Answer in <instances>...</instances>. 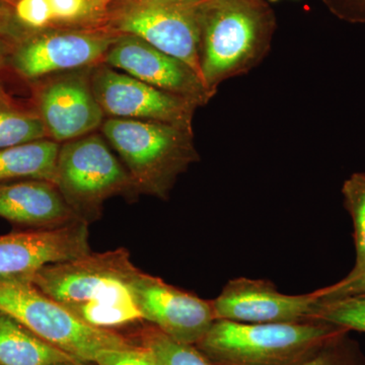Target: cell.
Listing matches in <instances>:
<instances>
[{
	"mask_svg": "<svg viewBox=\"0 0 365 365\" xmlns=\"http://www.w3.org/2000/svg\"><path fill=\"white\" fill-rule=\"evenodd\" d=\"M138 270L119 248L45 266L30 282L88 325L112 330L143 321L131 289Z\"/></svg>",
	"mask_w": 365,
	"mask_h": 365,
	"instance_id": "cell-1",
	"label": "cell"
},
{
	"mask_svg": "<svg viewBox=\"0 0 365 365\" xmlns=\"http://www.w3.org/2000/svg\"><path fill=\"white\" fill-rule=\"evenodd\" d=\"M318 292L287 295L266 280L240 277L230 280L211 300L215 319L240 323H289L314 321Z\"/></svg>",
	"mask_w": 365,
	"mask_h": 365,
	"instance_id": "cell-14",
	"label": "cell"
},
{
	"mask_svg": "<svg viewBox=\"0 0 365 365\" xmlns=\"http://www.w3.org/2000/svg\"><path fill=\"white\" fill-rule=\"evenodd\" d=\"M271 2H277L279 1V0H270Z\"/></svg>",
	"mask_w": 365,
	"mask_h": 365,
	"instance_id": "cell-29",
	"label": "cell"
},
{
	"mask_svg": "<svg viewBox=\"0 0 365 365\" xmlns=\"http://www.w3.org/2000/svg\"><path fill=\"white\" fill-rule=\"evenodd\" d=\"M0 217L26 230L83 222L55 182L37 179L0 182Z\"/></svg>",
	"mask_w": 365,
	"mask_h": 365,
	"instance_id": "cell-15",
	"label": "cell"
},
{
	"mask_svg": "<svg viewBox=\"0 0 365 365\" xmlns=\"http://www.w3.org/2000/svg\"><path fill=\"white\" fill-rule=\"evenodd\" d=\"M54 182L74 212L88 225L100 217L108 199L138 196L128 170L104 136L96 132L61 143Z\"/></svg>",
	"mask_w": 365,
	"mask_h": 365,
	"instance_id": "cell-7",
	"label": "cell"
},
{
	"mask_svg": "<svg viewBox=\"0 0 365 365\" xmlns=\"http://www.w3.org/2000/svg\"><path fill=\"white\" fill-rule=\"evenodd\" d=\"M272 21L258 0H208L201 23L203 83L216 93L228 79L248 73L270 50Z\"/></svg>",
	"mask_w": 365,
	"mask_h": 365,
	"instance_id": "cell-4",
	"label": "cell"
},
{
	"mask_svg": "<svg viewBox=\"0 0 365 365\" xmlns=\"http://www.w3.org/2000/svg\"><path fill=\"white\" fill-rule=\"evenodd\" d=\"M297 365H364L357 353L345 345L343 337L324 348L312 359Z\"/></svg>",
	"mask_w": 365,
	"mask_h": 365,
	"instance_id": "cell-24",
	"label": "cell"
},
{
	"mask_svg": "<svg viewBox=\"0 0 365 365\" xmlns=\"http://www.w3.org/2000/svg\"><path fill=\"white\" fill-rule=\"evenodd\" d=\"M58 365H73V364H58Z\"/></svg>",
	"mask_w": 365,
	"mask_h": 365,
	"instance_id": "cell-30",
	"label": "cell"
},
{
	"mask_svg": "<svg viewBox=\"0 0 365 365\" xmlns=\"http://www.w3.org/2000/svg\"><path fill=\"white\" fill-rule=\"evenodd\" d=\"M14 11L19 21L29 30H42L54 24L48 0H18Z\"/></svg>",
	"mask_w": 365,
	"mask_h": 365,
	"instance_id": "cell-23",
	"label": "cell"
},
{
	"mask_svg": "<svg viewBox=\"0 0 365 365\" xmlns=\"http://www.w3.org/2000/svg\"><path fill=\"white\" fill-rule=\"evenodd\" d=\"M346 332L318 321L251 324L215 319L195 346L215 365H297Z\"/></svg>",
	"mask_w": 365,
	"mask_h": 365,
	"instance_id": "cell-2",
	"label": "cell"
},
{
	"mask_svg": "<svg viewBox=\"0 0 365 365\" xmlns=\"http://www.w3.org/2000/svg\"><path fill=\"white\" fill-rule=\"evenodd\" d=\"M18 0H0V37L16 44L31 31L21 25L16 16L14 6Z\"/></svg>",
	"mask_w": 365,
	"mask_h": 365,
	"instance_id": "cell-25",
	"label": "cell"
},
{
	"mask_svg": "<svg viewBox=\"0 0 365 365\" xmlns=\"http://www.w3.org/2000/svg\"><path fill=\"white\" fill-rule=\"evenodd\" d=\"M207 1L108 0L86 28L140 38L160 51L182 60L202 79L201 23Z\"/></svg>",
	"mask_w": 365,
	"mask_h": 365,
	"instance_id": "cell-6",
	"label": "cell"
},
{
	"mask_svg": "<svg viewBox=\"0 0 365 365\" xmlns=\"http://www.w3.org/2000/svg\"><path fill=\"white\" fill-rule=\"evenodd\" d=\"M131 289L143 321L179 342L196 345L215 323L211 302L141 270L132 279Z\"/></svg>",
	"mask_w": 365,
	"mask_h": 365,
	"instance_id": "cell-11",
	"label": "cell"
},
{
	"mask_svg": "<svg viewBox=\"0 0 365 365\" xmlns=\"http://www.w3.org/2000/svg\"><path fill=\"white\" fill-rule=\"evenodd\" d=\"M314 321L365 333V295L319 299Z\"/></svg>",
	"mask_w": 365,
	"mask_h": 365,
	"instance_id": "cell-20",
	"label": "cell"
},
{
	"mask_svg": "<svg viewBox=\"0 0 365 365\" xmlns=\"http://www.w3.org/2000/svg\"><path fill=\"white\" fill-rule=\"evenodd\" d=\"M14 43L0 37V73L7 67L9 55L13 50Z\"/></svg>",
	"mask_w": 365,
	"mask_h": 365,
	"instance_id": "cell-28",
	"label": "cell"
},
{
	"mask_svg": "<svg viewBox=\"0 0 365 365\" xmlns=\"http://www.w3.org/2000/svg\"><path fill=\"white\" fill-rule=\"evenodd\" d=\"M136 346L155 365H215L195 345L173 339L151 324L139 334Z\"/></svg>",
	"mask_w": 365,
	"mask_h": 365,
	"instance_id": "cell-19",
	"label": "cell"
},
{
	"mask_svg": "<svg viewBox=\"0 0 365 365\" xmlns=\"http://www.w3.org/2000/svg\"><path fill=\"white\" fill-rule=\"evenodd\" d=\"M103 63L160 90L188 98L199 108L207 105L215 95L188 64L135 36L120 35Z\"/></svg>",
	"mask_w": 365,
	"mask_h": 365,
	"instance_id": "cell-13",
	"label": "cell"
},
{
	"mask_svg": "<svg viewBox=\"0 0 365 365\" xmlns=\"http://www.w3.org/2000/svg\"><path fill=\"white\" fill-rule=\"evenodd\" d=\"M0 86H1V85H0Z\"/></svg>",
	"mask_w": 365,
	"mask_h": 365,
	"instance_id": "cell-31",
	"label": "cell"
},
{
	"mask_svg": "<svg viewBox=\"0 0 365 365\" xmlns=\"http://www.w3.org/2000/svg\"><path fill=\"white\" fill-rule=\"evenodd\" d=\"M51 7L53 26H79L90 23L98 11V0H48Z\"/></svg>",
	"mask_w": 365,
	"mask_h": 365,
	"instance_id": "cell-22",
	"label": "cell"
},
{
	"mask_svg": "<svg viewBox=\"0 0 365 365\" xmlns=\"http://www.w3.org/2000/svg\"><path fill=\"white\" fill-rule=\"evenodd\" d=\"M60 146L46 138L0 150V182L29 179L54 182Z\"/></svg>",
	"mask_w": 365,
	"mask_h": 365,
	"instance_id": "cell-17",
	"label": "cell"
},
{
	"mask_svg": "<svg viewBox=\"0 0 365 365\" xmlns=\"http://www.w3.org/2000/svg\"><path fill=\"white\" fill-rule=\"evenodd\" d=\"M120 35L79 26L31 31L14 45L7 67L26 83L98 66Z\"/></svg>",
	"mask_w": 365,
	"mask_h": 365,
	"instance_id": "cell-8",
	"label": "cell"
},
{
	"mask_svg": "<svg viewBox=\"0 0 365 365\" xmlns=\"http://www.w3.org/2000/svg\"><path fill=\"white\" fill-rule=\"evenodd\" d=\"M342 192L354 223L356 263L350 273H357L365 269V173L350 177L343 185Z\"/></svg>",
	"mask_w": 365,
	"mask_h": 365,
	"instance_id": "cell-21",
	"label": "cell"
},
{
	"mask_svg": "<svg viewBox=\"0 0 365 365\" xmlns=\"http://www.w3.org/2000/svg\"><path fill=\"white\" fill-rule=\"evenodd\" d=\"M100 130L128 170L137 195L167 199L178 178L199 160L193 129L106 118Z\"/></svg>",
	"mask_w": 365,
	"mask_h": 365,
	"instance_id": "cell-3",
	"label": "cell"
},
{
	"mask_svg": "<svg viewBox=\"0 0 365 365\" xmlns=\"http://www.w3.org/2000/svg\"><path fill=\"white\" fill-rule=\"evenodd\" d=\"M319 299H333L350 295H365V269L357 273H349L344 279L331 287L317 290Z\"/></svg>",
	"mask_w": 365,
	"mask_h": 365,
	"instance_id": "cell-26",
	"label": "cell"
},
{
	"mask_svg": "<svg viewBox=\"0 0 365 365\" xmlns=\"http://www.w3.org/2000/svg\"><path fill=\"white\" fill-rule=\"evenodd\" d=\"M108 365H155L143 352H125L115 357Z\"/></svg>",
	"mask_w": 365,
	"mask_h": 365,
	"instance_id": "cell-27",
	"label": "cell"
},
{
	"mask_svg": "<svg viewBox=\"0 0 365 365\" xmlns=\"http://www.w3.org/2000/svg\"><path fill=\"white\" fill-rule=\"evenodd\" d=\"M0 309L79 364L108 365L121 353L139 351L123 336L88 325L30 281H0Z\"/></svg>",
	"mask_w": 365,
	"mask_h": 365,
	"instance_id": "cell-5",
	"label": "cell"
},
{
	"mask_svg": "<svg viewBox=\"0 0 365 365\" xmlns=\"http://www.w3.org/2000/svg\"><path fill=\"white\" fill-rule=\"evenodd\" d=\"M88 223L0 235V281H30L40 269L91 253Z\"/></svg>",
	"mask_w": 365,
	"mask_h": 365,
	"instance_id": "cell-12",
	"label": "cell"
},
{
	"mask_svg": "<svg viewBox=\"0 0 365 365\" xmlns=\"http://www.w3.org/2000/svg\"><path fill=\"white\" fill-rule=\"evenodd\" d=\"M46 138L45 125L33 104L16 102L0 86V150Z\"/></svg>",
	"mask_w": 365,
	"mask_h": 365,
	"instance_id": "cell-18",
	"label": "cell"
},
{
	"mask_svg": "<svg viewBox=\"0 0 365 365\" xmlns=\"http://www.w3.org/2000/svg\"><path fill=\"white\" fill-rule=\"evenodd\" d=\"M91 69L62 72L29 83L32 104L52 140L61 144L88 135L105 121L91 88Z\"/></svg>",
	"mask_w": 365,
	"mask_h": 365,
	"instance_id": "cell-9",
	"label": "cell"
},
{
	"mask_svg": "<svg viewBox=\"0 0 365 365\" xmlns=\"http://www.w3.org/2000/svg\"><path fill=\"white\" fill-rule=\"evenodd\" d=\"M81 364L0 309V365Z\"/></svg>",
	"mask_w": 365,
	"mask_h": 365,
	"instance_id": "cell-16",
	"label": "cell"
},
{
	"mask_svg": "<svg viewBox=\"0 0 365 365\" xmlns=\"http://www.w3.org/2000/svg\"><path fill=\"white\" fill-rule=\"evenodd\" d=\"M91 88L106 118L160 122L193 129L199 106L105 63L93 67Z\"/></svg>",
	"mask_w": 365,
	"mask_h": 365,
	"instance_id": "cell-10",
	"label": "cell"
}]
</instances>
